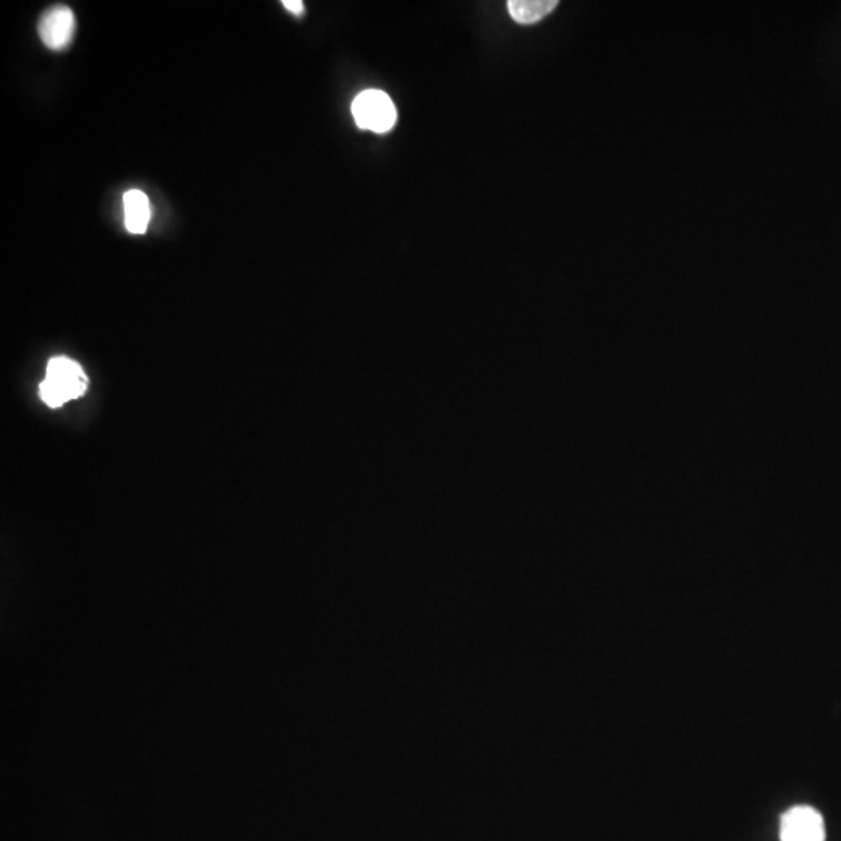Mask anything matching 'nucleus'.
Masks as SVG:
<instances>
[{"instance_id": "1", "label": "nucleus", "mask_w": 841, "mask_h": 841, "mask_svg": "<svg viewBox=\"0 0 841 841\" xmlns=\"http://www.w3.org/2000/svg\"><path fill=\"white\" fill-rule=\"evenodd\" d=\"M88 379L83 368L68 358L50 360L40 394L49 407H61L72 399L80 398L87 390Z\"/></svg>"}, {"instance_id": "4", "label": "nucleus", "mask_w": 841, "mask_h": 841, "mask_svg": "<svg viewBox=\"0 0 841 841\" xmlns=\"http://www.w3.org/2000/svg\"><path fill=\"white\" fill-rule=\"evenodd\" d=\"M38 33L46 48L63 50L71 44L76 33V18L69 7L56 6L46 11L38 24Z\"/></svg>"}, {"instance_id": "3", "label": "nucleus", "mask_w": 841, "mask_h": 841, "mask_svg": "<svg viewBox=\"0 0 841 841\" xmlns=\"http://www.w3.org/2000/svg\"><path fill=\"white\" fill-rule=\"evenodd\" d=\"M824 820L809 805H798L781 820V841H824Z\"/></svg>"}, {"instance_id": "5", "label": "nucleus", "mask_w": 841, "mask_h": 841, "mask_svg": "<svg viewBox=\"0 0 841 841\" xmlns=\"http://www.w3.org/2000/svg\"><path fill=\"white\" fill-rule=\"evenodd\" d=\"M123 207H126L127 230L131 234H143L150 222V203L146 193L128 191L123 197Z\"/></svg>"}, {"instance_id": "7", "label": "nucleus", "mask_w": 841, "mask_h": 841, "mask_svg": "<svg viewBox=\"0 0 841 841\" xmlns=\"http://www.w3.org/2000/svg\"><path fill=\"white\" fill-rule=\"evenodd\" d=\"M282 6H284L290 13L297 14V17L304 13V3H302L301 0H284Z\"/></svg>"}, {"instance_id": "2", "label": "nucleus", "mask_w": 841, "mask_h": 841, "mask_svg": "<svg viewBox=\"0 0 841 841\" xmlns=\"http://www.w3.org/2000/svg\"><path fill=\"white\" fill-rule=\"evenodd\" d=\"M352 116L356 123L362 130L374 131V133H387L391 128L397 126L398 111L393 100L386 92L363 91L356 97L352 102Z\"/></svg>"}, {"instance_id": "6", "label": "nucleus", "mask_w": 841, "mask_h": 841, "mask_svg": "<svg viewBox=\"0 0 841 841\" xmlns=\"http://www.w3.org/2000/svg\"><path fill=\"white\" fill-rule=\"evenodd\" d=\"M558 7L557 0H510L511 18L519 24H534L549 17Z\"/></svg>"}]
</instances>
